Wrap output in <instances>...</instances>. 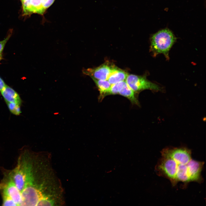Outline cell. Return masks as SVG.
<instances>
[{
	"label": "cell",
	"mask_w": 206,
	"mask_h": 206,
	"mask_svg": "<svg viewBox=\"0 0 206 206\" xmlns=\"http://www.w3.org/2000/svg\"><path fill=\"white\" fill-rule=\"evenodd\" d=\"M176 38L169 29H164L154 34L150 39V51L154 57L163 54L169 60V51L176 41Z\"/></svg>",
	"instance_id": "6da1fadb"
},
{
	"label": "cell",
	"mask_w": 206,
	"mask_h": 206,
	"mask_svg": "<svg viewBox=\"0 0 206 206\" xmlns=\"http://www.w3.org/2000/svg\"><path fill=\"white\" fill-rule=\"evenodd\" d=\"M161 154L162 157L159 161L155 167L157 174L169 179L173 186L177 184L176 175L177 163L168 156Z\"/></svg>",
	"instance_id": "7a4b0ae2"
},
{
	"label": "cell",
	"mask_w": 206,
	"mask_h": 206,
	"mask_svg": "<svg viewBox=\"0 0 206 206\" xmlns=\"http://www.w3.org/2000/svg\"><path fill=\"white\" fill-rule=\"evenodd\" d=\"M125 81L129 86L135 92L146 90L154 92L163 91L162 87L148 80L145 76L128 74Z\"/></svg>",
	"instance_id": "3957f363"
},
{
	"label": "cell",
	"mask_w": 206,
	"mask_h": 206,
	"mask_svg": "<svg viewBox=\"0 0 206 206\" xmlns=\"http://www.w3.org/2000/svg\"><path fill=\"white\" fill-rule=\"evenodd\" d=\"M5 174L0 184L1 192L10 197L17 206L21 205L22 202L21 193L8 173Z\"/></svg>",
	"instance_id": "277c9868"
},
{
	"label": "cell",
	"mask_w": 206,
	"mask_h": 206,
	"mask_svg": "<svg viewBox=\"0 0 206 206\" xmlns=\"http://www.w3.org/2000/svg\"><path fill=\"white\" fill-rule=\"evenodd\" d=\"M161 152L172 158L177 164H187L192 159L191 150L185 147L167 148Z\"/></svg>",
	"instance_id": "5b68a950"
},
{
	"label": "cell",
	"mask_w": 206,
	"mask_h": 206,
	"mask_svg": "<svg viewBox=\"0 0 206 206\" xmlns=\"http://www.w3.org/2000/svg\"><path fill=\"white\" fill-rule=\"evenodd\" d=\"M114 66V64L107 62L98 67L85 70L83 73L90 76L92 78L107 80Z\"/></svg>",
	"instance_id": "8992f818"
},
{
	"label": "cell",
	"mask_w": 206,
	"mask_h": 206,
	"mask_svg": "<svg viewBox=\"0 0 206 206\" xmlns=\"http://www.w3.org/2000/svg\"><path fill=\"white\" fill-rule=\"evenodd\" d=\"M21 2L24 15L33 13L43 14L45 10L42 5V0H23Z\"/></svg>",
	"instance_id": "52a82bcc"
},
{
	"label": "cell",
	"mask_w": 206,
	"mask_h": 206,
	"mask_svg": "<svg viewBox=\"0 0 206 206\" xmlns=\"http://www.w3.org/2000/svg\"><path fill=\"white\" fill-rule=\"evenodd\" d=\"M204 163L192 159L188 163V173L190 181L201 182V172Z\"/></svg>",
	"instance_id": "ba28073f"
},
{
	"label": "cell",
	"mask_w": 206,
	"mask_h": 206,
	"mask_svg": "<svg viewBox=\"0 0 206 206\" xmlns=\"http://www.w3.org/2000/svg\"><path fill=\"white\" fill-rule=\"evenodd\" d=\"M1 92L6 103L15 102L21 104L22 100L19 95L10 87L7 85Z\"/></svg>",
	"instance_id": "9c48e42d"
},
{
	"label": "cell",
	"mask_w": 206,
	"mask_h": 206,
	"mask_svg": "<svg viewBox=\"0 0 206 206\" xmlns=\"http://www.w3.org/2000/svg\"><path fill=\"white\" fill-rule=\"evenodd\" d=\"M128 74L126 71L115 66L107 80L111 84H115L125 81Z\"/></svg>",
	"instance_id": "30bf717a"
},
{
	"label": "cell",
	"mask_w": 206,
	"mask_h": 206,
	"mask_svg": "<svg viewBox=\"0 0 206 206\" xmlns=\"http://www.w3.org/2000/svg\"><path fill=\"white\" fill-rule=\"evenodd\" d=\"M118 94L128 99L132 104L139 106V102L135 95V92L129 86L126 81Z\"/></svg>",
	"instance_id": "8fae6325"
},
{
	"label": "cell",
	"mask_w": 206,
	"mask_h": 206,
	"mask_svg": "<svg viewBox=\"0 0 206 206\" xmlns=\"http://www.w3.org/2000/svg\"><path fill=\"white\" fill-rule=\"evenodd\" d=\"M92 79L95 83L99 92L100 94L98 98L99 101H101L106 96V94L111 84L107 80Z\"/></svg>",
	"instance_id": "7c38bea8"
},
{
	"label": "cell",
	"mask_w": 206,
	"mask_h": 206,
	"mask_svg": "<svg viewBox=\"0 0 206 206\" xmlns=\"http://www.w3.org/2000/svg\"><path fill=\"white\" fill-rule=\"evenodd\" d=\"M125 82V81H124L111 84L106 94V96L109 95L118 94L119 92L123 88Z\"/></svg>",
	"instance_id": "4fadbf2b"
},
{
	"label": "cell",
	"mask_w": 206,
	"mask_h": 206,
	"mask_svg": "<svg viewBox=\"0 0 206 206\" xmlns=\"http://www.w3.org/2000/svg\"><path fill=\"white\" fill-rule=\"evenodd\" d=\"M7 104L9 111L13 114L16 115L20 114V104L15 102L7 103Z\"/></svg>",
	"instance_id": "5bb4252c"
},
{
	"label": "cell",
	"mask_w": 206,
	"mask_h": 206,
	"mask_svg": "<svg viewBox=\"0 0 206 206\" xmlns=\"http://www.w3.org/2000/svg\"><path fill=\"white\" fill-rule=\"evenodd\" d=\"M1 194L3 206H17L16 203L9 196L3 193H1Z\"/></svg>",
	"instance_id": "9a60e30c"
},
{
	"label": "cell",
	"mask_w": 206,
	"mask_h": 206,
	"mask_svg": "<svg viewBox=\"0 0 206 206\" xmlns=\"http://www.w3.org/2000/svg\"><path fill=\"white\" fill-rule=\"evenodd\" d=\"M12 29H10L9 30V33L7 36L4 39L0 41V55H2V53L4 47L6 43L11 37L12 33Z\"/></svg>",
	"instance_id": "2e32d148"
},
{
	"label": "cell",
	"mask_w": 206,
	"mask_h": 206,
	"mask_svg": "<svg viewBox=\"0 0 206 206\" xmlns=\"http://www.w3.org/2000/svg\"><path fill=\"white\" fill-rule=\"evenodd\" d=\"M55 0H42V5L45 10L49 7Z\"/></svg>",
	"instance_id": "e0dca14e"
},
{
	"label": "cell",
	"mask_w": 206,
	"mask_h": 206,
	"mask_svg": "<svg viewBox=\"0 0 206 206\" xmlns=\"http://www.w3.org/2000/svg\"><path fill=\"white\" fill-rule=\"evenodd\" d=\"M6 84L3 80L0 77V92L2 91L6 87Z\"/></svg>",
	"instance_id": "ac0fdd59"
},
{
	"label": "cell",
	"mask_w": 206,
	"mask_h": 206,
	"mask_svg": "<svg viewBox=\"0 0 206 206\" xmlns=\"http://www.w3.org/2000/svg\"><path fill=\"white\" fill-rule=\"evenodd\" d=\"M2 55H0V61L2 59Z\"/></svg>",
	"instance_id": "d6986e66"
},
{
	"label": "cell",
	"mask_w": 206,
	"mask_h": 206,
	"mask_svg": "<svg viewBox=\"0 0 206 206\" xmlns=\"http://www.w3.org/2000/svg\"><path fill=\"white\" fill-rule=\"evenodd\" d=\"M21 0V1H23V0Z\"/></svg>",
	"instance_id": "ffe728a7"
}]
</instances>
